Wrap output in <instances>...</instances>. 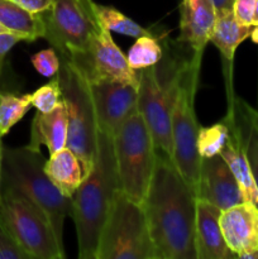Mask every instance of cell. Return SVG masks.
Returning a JSON list of instances; mask_svg holds the SVG:
<instances>
[{
	"label": "cell",
	"mask_w": 258,
	"mask_h": 259,
	"mask_svg": "<svg viewBox=\"0 0 258 259\" xmlns=\"http://www.w3.org/2000/svg\"><path fill=\"white\" fill-rule=\"evenodd\" d=\"M196 199L171 158L157 151L153 176L142 206L158 259H197Z\"/></svg>",
	"instance_id": "6da1fadb"
},
{
	"label": "cell",
	"mask_w": 258,
	"mask_h": 259,
	"mask_svg": "<svg viewBox=\"0 0 258 259\" xmlns=\"http://www.w3.org/2000/svg\"><path fill=\"white\" fill-rule=\"evenodd\" d=\"M119 189L113 136L99 129L93 169L72 197L71 218L75 222L80 259H96L101 230Z\"/></svg>",
	"instance_id": "7a4b0ae2"
},
{
	"label": "cell",
	"mask_w": 258,
	"mask_h": 259,
	"mask_svg": "<svg viewBox=\"0 0 258 259\" xmlns=\"http://www.w3.org/2000/svg\"><path fill=\"white\" fill-rule=\"evenodd\" d=\"M40 151L29 147L3 148L2 187L19 192L39 207L63 245V224L72 215V199L65 196L45 172Z\"/></svg>",
	"instance_id": "3957f363"
},
{
	"label": "cell",
	"mask_w": 258,
	"mask_h": 259,
	"mask_svg": "<svg viewBox=\"0 0 258 259\" xmlns=\"http://www.w3.org/2000/svg\"><path fill=\"white\" fill-rule=\"evenodd\" d=\"M202 53L194 52L191 58L180 62L177 85L171 113V161L185 181L194 189L199 185L201 157L197 152L200 125L195 113V95L199 86Z\"/></svg>",
	"instance_id": "277c9868"
},
{
	"label": "cell",
	"mask_w": 258,
	"mask_h": 259,
	"mask_svg": "<svg viewBox=\"0 0 258 259\" xmlns=\"http://www.w3.org/2000/svg\"><path fill=\"white\" fill-rule=\"evenodd\" d=\"M96 259H158L143 206L120 189L104 223Z\"/></svg>",
	"instance_id": "5b68a950"
},
{
	"label": "cell",
	"mask_w": 258,
	"mask_h": 259,
	"mask_svg": "<svg viewBox=\"0 0 258 259\" xmlns=\"http://www.w3.org/2000/svg\"><path fill=\"white\" fill-rule=\"evenodd\" d=\"M113 141L120 190L142 204L153 176L157 147L138 110L121 124Z\"/></svg>",
	"instance_id": "8992f818"
},
{
	"label": "cell",
	"mask_w": 258,
	"mask_h": 259,
	"mask_svg": "<svg viewBox=\"0 0 258 259\" xmlns=\"http://www.w3.org/2000/svg\"><path fill=\"white\" fill-rule=\"evenodd\" d=\"M58 70L62 100L67 111V148L80 158L88 176L98 152L99 125L89 83L68 58L60 56Z\"/></svg>",
	"instance_id": "52a82bcc"
},
{
	"label": "cell",
	"mask_w": 258,
	"mask_h": 259,
	"mask_svg": "<svg viewBox=\"0 0 258 259\" xmlns=\"http://www.w3.org/2000/svg\"><path fill=\"white\" fill-rule=\"evenodd\" d=\"M0 220L32 259L66 257L45 212L19 192L2 187Z\"/></svg>",
	"instance_id": "ba28073f"
},
{
	"label": "cell",
	"mask_w": 258,
	"mask_h": 259,
	"mask_svg": "<svg viewBox=\"0 0 258 259\" xmlns=\"http://www.w3.org/2000/svg\"><path fill=\"white\" fill-rule=\"evenodd\" d=\"M180 63H174L168 78H162L158 66L139 70L138 111L146 121L157 151L171 158V113Z\"/></svg>",
	"instance_id": "9c48e42d"
},
{
	"label": "cell",
	"mask_w": 258,
	"mask_h": 259,
	"mask_svg": "<svg viewBox=\"0 0 258 259\" xmlns=\"http://www.w3.org/2000/svg\"><path fill=\"white\" fill-rule=\"evenodd\" d=\"M45 39L62 57L83 52L99 32L100 23L90 0H55L52 8L42 14Z\"/></svg>",
	"instance_id": "30bf717a"
},
{
	"label": "cell",
	"mask_w": 258,
	"mask_h": 259,
	"mask_svg": "<svg viewBox=\"0 0 258 259\" xmlns=\"http://www.w3.org/2000/svg\"><path fill=\"white\" fill-rule=\"evenodd\" d=\"M66 58L76 66L88 81H118L136 88L139 85V72L129 66L126 56L114 42L110 30L101 23L89 47L83 52Z\"/></svg>",
	"instance_id": "8fae6325"
},
{
	"label": "cell",
	"mask_w": 258,
	"mask_h": 259,
	"mask_svg": "<svg viewBox=\"0 0 258 259\" xmlns=\"http://www.w3.org/2000/svg\"><path fill=\"white\" fill-rule=\"evenodd\" d=\"M88 83L99 129L114 136L121 124L138 110V88L110 80Z\"/></svg>",
	"instance_id": "7c38bea8"
},
{
	"label": "cell",
	"mask_w": 258,
	"mask_h": 259,
	"mask_svg": "<svg viewBox=\"0 0 258 259\" xmlns=\"http://www.w3.org/2000/svg\"><path fill=\"white\" fill-rule=\"evenodd\" d=\"M196 197L222 210L245 201L237 179L220 154L201 158Z\"/></svg>",
	"instance_id": "4fadbf2b"
},
{
	"label": "cell",
	"mask_w": 258,
	"mask_h": 259,
	"mask_svg": "<svg viewBox=\"0 0 258 259\" xmlns=\"http://www.w3.org/2000/svg\"><path fill=\"white\" fill-rule=\"evenodd\" d=\"M223 235L235 257L258 259V206L244 201L223 210L220 217Z\"/></svg>",
	"instance_id": "5bb4252c"
},
{
	"label": "cell",
	"mask_w": 258,
	"mask_h": 259,
	"mask_svg": "<svg viewBox=\"0 0 258 259\" xmlns=\"http://www.w3.org/2000/svg\"><path fill=\"white\" fill-rule=\"evenodd\" d=\"M222 209L196 199L195 248L197 259H230L234 253L228 247L220 227Z\"/></svg>",
	"instance_id": "9a60e30c"
},
{
	"label": "cell",
	"mask_w": 258,
	"mask_h": 259,
	"mask_svg": "<svg viewBox=\"0 0 258 259\" xmlns=\"http://www.w3.org/2000/svg\"><path fill=\"white\" fill-rule=\"evenodd\" d=\"M179 42L189 46L194 52L202 53L210 42L217 22L212 0H182Z\"/></svg>",
	"instance_id": "2e32d148"
},
{
	"label": "cell",
	"mask_w": 258,
	"mask_h": 259,
	"mask_svg": "<svg viewBox=\"0 0 258 259\" xmlns=\"http://www.w3.org/2000/svg\"><path fill=\"white\" fill-rule=\"evenodd\" d=\"M68 120L63 100L50 113L37 111L30 128V141L28 147L39 151L46 146L50 154L56 153L67 147Z\"/></svg>",
	"instance_id": "e0dca14e"
},
{
	"label": "cell",
	"mask_w": 258,
	"mask_h": 259,
	"mask_svg": "<svg viewBox=\"0 0 258 259\" xmlns=\"http://www.w3.org/2000/svg\"><path fill=\"white\" fill-rule=\"evenodd\" d=\"M227 118L229 120L230 133L227 144L220 152V156L224 158V161L232 169L233 175L237 179L238 185L242 190L245 201L253 202L258 206V189L254 179H253L252 169H250V164L247 157V151H245L247 142L243 141L242 132L235 126V124L233 123V119H230V116H227Z\"/></svg>",
	"instance_id": "ac0fdd59"
},
{
	"label": "cell",
	"mask_w": 258,
	"mask_h": 259,
	"mask_svg": "<svg viewBox=\"0 0 258 259\" xmlns=\"http://www.w3.org/2000/svg\"><path fill=\"white\" fill-rule=\"evenodd\" d=\"M45 172L52 184L70 199L86 177L80 158L67 147L46 159Z\"/></svg>",
	"instance_id": "d6986e66"
},
{
	"label": "cell",
	"mask_w": 258,
	"mask_h": 259,
	"mask_svg": "<svg viewBox=\"0 0 258 259\" xmlns=\"http://www.w3.org/2000/svg\"><path fill=\"white\" fill-rule=\"evenodd\" d=\"M0 23L27 42L45 37L42 14L28 12L14 0H0Z\"/></svg>",
	"instance_id": "ffe728a7"
},
{
	"label": "cell",
	"mask_w": 258,
	"mask_h": 259,
	"mask_svg": "<svg viewBox=\"0 0 258 259\" xmlns=\"http://www.w3.org/2000/svg\"><path fill=\"white\" fill-rule=\"evenodd\" d=\"M252 28V25L240 24L234 18L233 10L218 14L210 42L220 51L225 60L232 63L237 47L250 37Z\"/></svg>",
	"instance_id": "44dd1931"
},
{
	"label": "cell",
	"mask_w": 258,
	"mask_h": 259,
	"mask_svg": "<svg viewBox=\"0 0 258 259\" xmlns=\"http://www.w3.org/2000/svg\"><path fill=\"white\" fill-rule=\"evenodd\" d=\"M91 8L98 18L99 22L109 29L110 32L120 33V34L128 35V37L139 38L143 35H152L151 32L144 29L142 25L132 20L131 18L124 15L123 13L116 10L113 7H106V5H101L95 3L94 0H90Z\"/></svg>",
	"instance_id": "7402d4cb"
},
{
	"label": "cell",
	"mask_w": 258,
	"mask_h": 259,
	"mask_svg": "<svg viewBox=\"0 0 258 259\" xmlns=\"http://www.w3.org/2000/svg\"><path fill=\"white\" fill-rule=\"evenodd\" d=\"M32 108V95L0 93V134L3 137L24 118Z\"/></svg>",
	"instance_id": "603a6c76"
},
{
	"label": "cell",
	"mask_w": 258,
	"mask_h": 259,
	"mask_svg": "<svg viewBox=\"0 0 258 259\" xmlns=\"http://www.w3.org/2000/svg\"><path fill=\"white\" fill-rule=\"evenodd\" d=\"M163 57L162 46L153 35H143L137 38L126 55V61L133 70L139 71L149 66L158 65Z\"/></svg>",
	"instance_id": "cb8c5ba5"
},
{
	"label": "cell",
	"mask_w": 258,
	"mask_h": 259,
	"mask_svg": "<svg viewBox=\"0 0 258 259\" xmlns=\"http://www.w3.org/2000/svg\"><path fill=\"white\" fill-rule=\"evenodd\" d=\"M230 125L228 118L210 126H200L197 134V152L201 158L218 156L229 138Z\"/></svg>",
	"instance_id": "d4e9b609"
},
{
	"label": "cell",
	"mask_w": 258,
	"mask_h": 259,
	"mask_svg": "<svg viewBox=\"0 0 258 259\" xmlns=\"http://www.w3.org/2000/svg\"><path fill=\"white\" fill-rule=\"evenodd\" d=\"M32 95V106L40 113H50L62 100V91H61L60 77L55 75L52 80L48 81L43 86L38 88Z\"/></svg>",
	"instance_id": "484cf974"
},
{
	"label": "cell",
	"mask_w": 258,
	"mask_h": 259,
	"mask_svg": "<svg viewBox=\"0 0 258 259\" xmlns=\"http://www.w3.org/2000/svg\"><path fill=\"white\" fill-rule=\"evenodd\" d=\"M32 63L38 73L45 77H53L55 75H57L58 70H60L61 60L55 50L48 48V50H43L33 55Z\"/></svg>",
	"instance_id": "4316f807"
},
{
	"label": "cell",
	"mask_w": 258,
	"mask_h": 259,
	"mask_svg": "<svg viewBox=\"0 0 258 259\" xmlns=\"http://www.w3.org/2000/svg\"><path fill=\"white\" fill-rule=\"evenodd\" d=\"M0 259H32L22 249L0 220Z\"/></svg>",
	"instance_id": "83f0119b"
},
{
	"label": "cell",
	"mask_w": 258,
	"mask_h": 259,
	"mask_svg": "<svg viewBox=\"0 0 258 259\" xmlns=\"http://www.w3.org/2000/svg\"><path fill=\"white\" fill-rule=\"evenodd\" d=\"M254 9L255 0H234V4H233V14H234V18L243 25L253 24Z\"/></svg>",
	"instance_id": "f1b7e54d"
},
{
	"label": "cell",
	"mask_w": 258,
	"mask_h": 259,
	"mask_svg": "<svg viewBox=\"0 0 258 259\" xmlns=\"http://www.w3.org/2000/svg\"><path fill=\"white\" fill-rule=\"evenodd\" d=\"M245 151H247V157L250 164V169H252L253 179H254L258 189V134L252 126H250L247 143H245Z\"/></svg>",
	"instance_id": "f546056e"
},
{
	"label": "cell",
	"mask_w": 258,
	"mask_h": 259,
	"mask_svg": "<svg viewBox=\"0 0 258 259\" xmlns=\"http://www.w3.org/2000/svg\"><path fill=\"white\" fill-rule=\"evenodd\" d=\"M20 40H23V38L20 35L15 34V33H3V34H0V75H2L5 57L9 53V51Z\"/></svg>",
	"instance_id": "4dcf8cb0"
},
{
	"label": "cell",
	"mask_w": 258,
	"mask_h": 259,
	"mask_svg": "<svg viewBox=\"0 0 258 259\" xmlns=\"http://www.w3.org/2000/svg\"><path fill=\"white\" fill-rule=\"evenodd\" d=\"M14 2L33 14H43L52 8L55 0H14Z\"/></svg>",
	"instance_id": "1f68e13d"
},
{
	"label": "cell",
	"mask_w": 258,
	"mask_h": 259,
	"mask_svg": "<svg viewBox=\"0 0 258 259\" xmlns=\"http://www.w3.org/2000/svg\"><path fill=\"white\" fill-rule=\"evenodd\" d=\"M242 105H243V110H244L245 113V118H247V120L249 121V125L252 126L258 134V110H255L254 108H252V106H249L245 103H242Z\"/></svg>",
	"instance_id": "d6a6232c"
},
{
	"label": "cell",
	"mask_w": 258,
	"mask_h": 259,
	"mask_svg": "<svg viewBox=\"0 0 258 259\" xmlns=\"http://www.w3.org/2000/svg\"><path fill=\"white\" fill-rule=\"evenodd\" d=\"M212 3H214V7H215V10H217V15H218V14H223V13L232 12L234 0H212Z\"/></svg>",
	"instance_id": "836d02e7"
},
{
	"label": "cell",
	"mask_w": 258,
	"mask_h": 259,
	"mask_svg": "<svg viewBox=\"0 0 258 259\" xmlns=\"http://www.w3.org/2000/svg\"><path fill=\"white\" fill-rule=\"evenodd\" d=\"M250 37H252V39L254 40V42L258 43V25H254V27L252 28V33H250Z\"/></svg>",
	"instance_id": "e575fe53"
},
{
	"label": "cell",
	"mask_w": 258,
	"mask_h": 259,
	"mask_svg": "<svg viewBox=\"0 0 258 259\" xmlns=\"http://www.w3.org/2000/svg\"><path fill=\"white\" fill-rule=\"evenodd\" d=\"M253 27L258 25V0H255V9H254V17H253Z\"/></svg>",
	"instance_id": "d590c367"
},
{
	"label": "cell",
	"mask_w": 258,
	"mask_h": 259,
	"mask_svg": "<svg viewBox=\"0 0 258 259\" xmlns=\"http://www.w3.org/2000/svg\"><path fill=\"white\" fill-rule=\"evenodd\" d=\"M3 144H0V174H2V167H3Z\"/></svg>",
	"instance_id": "8d00e7d4"
},
{
	"label": "cell",
	"mask_w": 258,
	"mask_h": 259,
	"mask_svg": "<svg viewBox=\"0 0 258 259\" xmlns=\"http://www.w3.org/2000/svg\"><path fill=\"white\" fill-rule=\"evenodd\" d=\"M3 33H12V32H10L9 29H7V28L0 23V34H3Z\"/></svg>",
	"instance_id": "74e56055"
},
{
	"label": "cell",
	"mask_w": 258,
	"mask_h": 259,
	"mask_svg": "<svg viewBox=\"0 0 258 259\" xmlns=\"http://www.w3.org/2000/svg\"><path fill=\"white\" fill-rule=\"evenodd\" d=\"M0 199H2V174H0Z\"/></svg>",
	"instance_id": "f35d334b"
},
{
	"label": "cell",
	"mask_w": 258,
	"mask_h": 259,
	"mask_svg": "<svg viewBox=\"0 0 258 259\" xmlns=\"http://www.w3.org/2000/svg\"><path fill=\"white\" fill-rule=\"evenodd\" d=\"M0 144H3V136L0 134Z\"/></svg>",
	"instance_id": "ab89813d"
}]
</instances>
